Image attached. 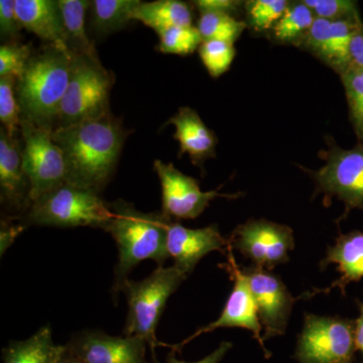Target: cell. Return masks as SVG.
Segmentation results:
<instances>
[{"instance_id":"obj_1","label":"cell","mask_w":363,"mask_h":363,"mask_svg":"<svg viewBox=\"0 0 363 363\" xmlns=\"http://www.w3.org/2000/svg\"><path fill=\"white\" fill-rule=\"evenodd\" d=\"M128 131L112 114L54 128L63 152L66 181L100 194L116 172Z\"/></svg>"},{"instance_id":"obj_2","label":"cell","mask_w":363,"mask_h":363,"mask_svg":"<svg viewBox=\"0 0 363 363\" xmlns=\"http://www.w3.org/2000/svg\"><path fill=\"white\" fill-rule=\"evenodd\" d=\"M72 54L47 45L32 58L16 84L21 119L55 128L71 73Z\"/></svg>"},{"instance_id":"obj_3","label":"cell","mask_w":363,"mask_h":363,"mask_svg":"<svg viewBox=\"0 0 363 363\" xmlns=\"http://www.w3.org/2000/svg\"><path fill=\"white\" fill-rule=\"evenodd\" d=\"M106 231L118 247L114 290L118 293L131 269L145 259H152L162 267L169 259L167 250L168 227L172 219L162 214L143 213L128 203L119 201Z\"/></svg>"},{"instance_id":"obj_4","label":"cell","mask_w":363,"mask_h":363,"mask_svg":"<svg viewBox=\"0 0 363 363\" xmlns=\"http://www.w3.org/2000/svg\"><path fill=\"white\" fill-rule=\"evenodd\" d=\"M113 81L111 72L102 66L98 56L72 54L70 79L55 128L111 114Z\"/></svg>"},{"instance_id":"obj_5","label":"cell","mask_w":363,"mask_h":363,"mask_svg":"<svg viewBox=\"0 0 363 363\" xmlns=\"http://www.w3.org/2000/svg\"><path fill=\"white\" fill-rule=\"evenodd\" d=\"M188 274L176 266L159 267L150 277L140 281L125 279L123 291L128 304V314L124 326V336H138L150 346L155 358V348L160 345L156 330L168 298Z\"/></svg>"},{"instance_id":"obj_6","label":"cell","mask_w":363,"mask_h":363,"mask_svg":"<svg viewBox=\"0 0 363 363\" xmlns=\"http://www.w3.org/2000/svg\"><path fill=\"white\" fill-rule=\"evenodd\" d=\"M113 211L98 193L65 182L40 196L26 213L28 223L37 225L96 227L106 230Z\"/></svg>"},{"instance_id":"obj_7","label":"cell","mask_w":363,"mask_h":363,"mask_svg":"<svg viewBox=\"0 0 363 363\" xmlns=\"http://www.w3.org/2000/svg\"><path fill=\"white\" fill-rule=\"evenodd\" d=\"M52 126L37 125L21 119L23 162L30 182V204L66 181L63 152L52 138Z\"/></svg>"},{"instance_id":"obj_8","label":"cell","mask_w":363,"mask_h":363,"mask_svg":"<svg viewBox=\"0 0 363 363\" xmlns=\"http://www.w3.org/2000/svg\"><path fill=\"white\" fill-rule=\"evenodd\" d=\"M357 345L354 322L306 314L296 358L300 363H352Z\"/></svg>"},{"instance_id":"obj_9","label":"cell","mask_w":363,"mask_h":363,"mask_svg":"<svg viewBox=\"0 0 363 363\" xmlns=\"http://www.w3.org/2000/svg\"><path fill=\"white\" fill-rule=\"evenodd\" d=\"M323 160V168L312 173L317 190L326 198L336 196L343 201L345 215L355 208L363 209V143L351 150L330 143Z\"/></svg>"},{"instance_id":"obj_10","label":"cell","mask_w":363,"mask_h":363,"mask_svg":"<svg viewBox=\"0 0 363 363\" xmlns=\"http://www.w3.org/2000/svg\"><path fill=\"white\" fill-rule=\"evenodd\" d=\"M228 245L252 260L253 266L272 271L289 262V252L295 248V240L290 227L262 219L238 226Z\"/></svg>"},{"instance_id":"obj_11","label":"cell","mask_w":363,"mask_h":363,"mask_svg":"<svg viewBox=\"0 0 363 363\" xmlns=\"http://www.w3.org/2000/svg\"><path fill=\"white\" fill-rule=\"evenodd\" d=\"M248 286L257 307L264 340L284 335L294 303L297 298L289 292L281 279L255 266L245 267Z\"/></svg>"},{"instance_id":"obj_12","label":"cell","mask_w":363,"mask_h":363,"mask_svg":"<svg viewBox=\"0 0 363 363\" xmlns=\"http://www.w3.org/2000/svg\"><path fill=\"white\" fill-rule=\"evenodd\" d=\"M154 167L161 181L162 214L169 219L197 218L215 198L233 199L240 196L220 194L217 191L203 192L195 179L182 173L173 164L157 160Z\"/></svg>"},{"instance_id":"obj_13","label":"cell","mask_w":363,"mask_h":363,"mask_svg":"<svg viewBox=\"0 0 363 363\" xmlns=\"http://www.w3.org/2000/svg\"><path fill=\"white\" fill-rule=\"evenodd\" d=\"M226 269L234 281V286L233 292L227 300L225 307H224L220 317L216 321L207 325V326L198 329L192 336L178 344V345L173 346V348L174 350H181L184 345L201 335V334L208 333V332L214 331L218 328L240 327V328L247 329V330L252 332L253 337L257 339L259 345L264 348L267 357H269V351L264 347V340L262 334H260L262 327L260 325L257 307H255V302H253L250 286H248L247 277L243 274L242 269L236 264L233 253L230 252H229L228 264H227Z\"/></svg>"},{"instance_id":"obj_14","label":"cell","mask_w":363,"mask_h":363,"mask_svg":"<svg viewBox=\"0 0 363 363\" xmlns=\"http://www.w3.org/2000/svg\"><path fill=\"white\" fill-rule=\"evenodd\" d=\"M147 342L138 336H111L99 331L79 335L67 347L83 363H149Z\"/></svg>"},{"instance_id":"obj_15","label":"cell","mask_w":363,"mask_h":363,"mask_svg":"<svg viewBox=\"0 0 363 363\" xmlns=\"http://www.w3.org/2000/svg\"><path fill=\"white\" fill-rule=\"evenodd\" d=\"M362 21H335L316 18L302 38L305 47L338 74L350 66V45Z\"/></svg>"},{"instance_id":"obj_16","label":"cell","mask_w":363,"mask_h":363,"mask_svg":"<svg viewBox=\"0 0 363 363\" xmlns=\"http://www.w3.org/2000/svg\"><path fill=\"white\" fill-rule=\"evenodd\" d=\"M228 241L221 235L218 226L191 229L177 222H169L167 250L169 257L175 260L177 267L191 274L202 257L211 252H224Z\"/></svg>"},{"instance_id":"obj_17","label":"cell","mask_w":363,"mask_h":363,"mask_svg":"<svg viewBox=\"0 0 363 363\" xmlns=\"http://www.w3.org/2000/svg\"><path fill=\"white\" fill-rule=\"evenodd\" d=\"M30 182L23 162V143L0 130V195L1 202L16 210L30 206Z\"/></svg>"},{"instance_id":"obj_18","label":"cell","mask_w":363,"mask_h":363,"mask_svg":"<svg viewBox=\"0 0 363 363\" xmlns=\"http://www.w3.org/2000/svg\"><path fill=\"white\" fill-rule=\"evenodd\" d=\"M16 11L23 28L45 40L48 45L71 52L67 44L58 1L16 0Z\"/></svg>"},{"instance_id":"obj_19","label":"cell","mask_w":363,"mask_h":363,"mask_svg":"<svg viewBox=\"0 0 363 363\" xmlns=\"http://www.w3.org/2000/svg\"><path fill=\"white\" fill-rule=\"evenodd\" d=\"M331 264L337 266L340 278L325 290H314L313 293L306 294L308 297L316 294H327L335 288L345 296L346 286L363 278V231L354 230L339 235L335 245L327 250L326 257L320 262V267L325 269Z\"/></svg>"},{"instance_id":"obj_20","label":"cell","mask_w":363,"mask_h":363,"mask_svg":"<svg viewBox=\"0 0 363 363\" xmlns=\"http://www.w3.org/2000/svg\"><path fill=\"white\" fill-rule=\"evenodd\" d=\"M169 123L176 128L174 138L180 143V156L188 154L195 164L215 157L216 135L205 125L197 112L182 107Z\"/></svg>"},{"instance_id":"obj_21","label":"cell","mask_w":363,"mask_h":363,"mask_svg":"<svg viewBox=\"0 0 363 363\" xmlns=\"http://www.w3.org/2000/svg\"><path fill=\"white\" fill-rule=\"evenodd\" d=\"M133 21H140L157 33L176 26H192L190 7L179 0L142 2L133 13Z\"/></svg>"},{"instance_id":"obj_22","label":"cell","mask_w":363,"mask_h":363,"mask_svg":"<svg viewBox=\"0 0 363 363\" xmlns=\"http://www.w3.org/2000/svg\"><path fill=\"white\" fill-rule=\"evenodd\" d=\"M67 44L73 55L97 56L94 45L85 30V16L91 1L85 0H58Z\"/></svg>"},{"instance_id":"obj_23","label":"cell","mask_w":363,"mask_h":363,"mask_svg":"<svg viewBox=\"0 0 363 363\" xmlns=\"http://www.w3.org/2000/svg\"><path fill=\"white\" fill-rule=\"evenodd\" d=\"M59 348L52 341L50 327H43L32 337L4 350V363H52Z\"/></svg>"},{"instance_id":"obj_24","label":"cell","mask_w":363,"mask_h":363,"mask_svg":"<svg viewBox=\"0 0 363 363\" xmlns=\"http://www.w3.org/2000/svg\"><path fill=\"white\" fill-rule=\"evenodd\" d=\"M140 0H94L91 1V26L100 35L117 32L133 21Z\"/></svg>"},{"instance_id":"obj_25","label":"cell","mask_w":363,"mask_h":363,"mask_svg":"<svg viewBox=\"0 0 363 363\" xmlns=\"http://www.w3.org/2000/svg\"><path fill=\"white\" fill-rule=\"evenodd\" d=\"M245 28V23L231 14L212 11H200L197 26L203 40H224L231 44L238 40Z\"/></svg>"},{"instance_id":"obj_26","label":"cell","mask_w":363,"mask_h":363,"mask_svg":"<svg viewBox=\"0 0 363 363\" xmlns=\"http://www.w3.org/2000/svg\"><path fill=\"white\" fill-rule=\"evenodd\" d=\"M315 20L316 16L304 2L290 4L281 20L274 26V37L284 43L302 40Z\"/></svg>"},{"instance_id":"obj_27","label":"cell","mask_w":363,"mask_h":363,"mask_svg":"<svg viewBox=\"0 0 363 363\" xmlns=\"http://www.w3.org/2000/svg\"><path fill=\"white\" fill-rule=\"evenodd\" d=\"M342 80L350 121L358 138L363 143V69L350 65L339 74Z\"/></svg>"},{"instance_id":"obj_28","label":"cell","mask_w":363,"mask_h":363,"mask_svg":"<svg viewBox=\"0 0 363 363\" xmlns=\"http://www.w3.org/2000/svg\"><path fill=\"white\" fill-rule=\"evenodd\" d=\"M160 44L157 50L164 54H193L202 45L201 33L195 26H176L157 33Z\"/></svg>"},{"instance_id":"obj_29","label":"cell","mask_w":363,"mask_h":363,"mask_svg":"<svg viewBox=\"0 0 363 363\" xmlns=\"http://www.w3.org/2000/svg\"><path fill=\"white\" fill-rule=\"evenodd\" d=\"M16 84L18 80L16 78H0V121L2 128L11 138L21 133V114Z\"/></svg>"},{"instance_id":"obj_30","label":"cell","mask_w":363,"mask_h":363,"mask_svg":"<svg viewBox=\"0 0 363 363\" xmlns=\"http://www.w3.org/2000/svg\"><path fill=\"white\" fill-rule=\"evenodd\" d=\"M199 55L208 73L213 78H218L230 68L235 49L233 44L224 40H203Z\"/></svg>"},{"instance_id":"obj_31","label":"cell","mask_w":363,"mask_h":363,"mask_svg":"<svg viewBox=\"0 0 363 363\" xmlns=\"http://www.w3.org/2000/svg\"><path fill=\"white\" fill-rule=\"evenodd\" d=\"M32 45L18 42L6 43L0 47V78L20 80L32 58Z\"/></svg>"},{"instance_id":"obj_32","label":"cell","mask_w":363,"mask_h":363,"mask_svg":"<svg viewBox=\"0 0 363 363\" xmlns=\"http://www.w3.org/2000/svg\"><path fill=\"white\" fill-rule=\"evenodd\" d=\"M290 4L286 0H253L247 2L248 14L253 28L269 30L284 16Z\"/></svg>"},{"instance_id":"obj_33","label":"cell","mask_w":363,"mask_h":363,"mask_svg":"<svg viewBox=\"0 0 363 363\" xmlns=\"http://www.w3.org/2000/svg\"><path fill=\"white\" fill-rule=\"evenodd\" d=\"M316 18L331 21H360L357 1L350 0H305Z\"/></svg>"},{"instance_id":"obj_34","label":"cell","mask_w":363,"mask_h":363,"mask_svg":"<svg viewBox=\"0 0 363 363\" xmlns=\"http://www.w3.org/2000/svg\"><path fill=\"white\" fill-rule=\"evenodd\" d=\"M21 28L16 0H0V35L6 43L18 42Z\"/></svg>"},{"instance_id":"obj_35","label":"cell","mask_w":363,"mask_h":363,"mask_svg":"<svg viewBox=\"0 0 363 363\" xmlns=\"http://www.w3.org/2000/svg\"><path fill=\"white\" fill-rule=\"evenodd\" d=\"M194 4L200 11H212L229 14L238 11L241 6L240 1L234 0H198Z\"/></svg>"},{"instance_id":"obj_36","label":"cell","mask_w":363,"mask_h":363,"mask_svg":"<svg viewBox=\"0 0 363 363\" xmlns=\"http://www.w3.org/2000/svg\"><path fill=\"white\" fill-rule=\"evenodd\" d=\"M350 65L363 69V23L358 26L350 45Z\"/></svg>"},{"instance_id":"obj_37","label":"cell","mask_w":363,"mask_h":363,"mask_svg":"<svg viewBox=\"0 0 363 363\" xmlns=\"http://www.w3.org/2000/svg\"><path fill=\"white\" fill-rule=\"evenodd\" d=\"M23 230L21 225H13L7 222H2L1 233H0V247H1V255L6 252L7 248L13 245L16 236Z\"/></svg>"},{"instance_id":"obj_38","label":"cell","mask_w":363,"mask_h":363,"mask_svg":"<svg viewBox=\"0 0 363 363\" xmlns=\"http://www.w3.org/2000/svg\"><path fill=\"white\" fill-rule=\"evenodd\" d=\"M233 347V343L230 342H222L220 345L218 346L216 350H214L211 354L208 355L207 357L203 358L202 360H199L197 362L192 363H219L223 359V357H225L228 350ZM168 363H189L185 362H180V360L177 359L175 355L172 354L169 355L168 358Z\"/></svg>"},{"instance_id":"obj_39","label":"cell","mask_w":363,"mask_h":363,"mask_svg":"<svg viewBox=\"0 0 363 363\" xmlns=\"http://www.w3.org/2000/svg\"><path fill=\"white\" fill-rule=\"evenodd\" d=\"M357 303L360 314L354 321L355 345H357V350L362 351L363 354V303Z\"/></svg>"},{"instance_id":"obj_40","label":"cell","mask_w":363,"mask_h":363,"mask_svg":"<svg viewBox=\"0 0 363 363\" xmlns=\"http://www.w3.org/2000/svg\"><path fill=\"white\" fill-rule=\"evenodd\" d=\"M52 363H83L71 352L67 346H60L58 353Z\"/></svg>"}]
</instances>
